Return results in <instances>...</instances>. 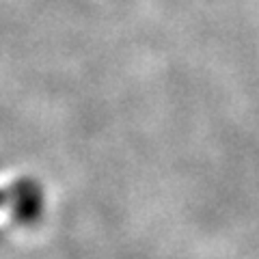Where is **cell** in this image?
<instances>
[{"instance_id":"6da1fadb","label":"cell","mask_w":259,"mask_h":259,"mask_svg":"<svg viewBox=\"0 0 259 259\" xmlns=\"http://www.w3.org/2000/svg\"><path fill=\"white\" fill-rule=\"evenodd\" d=\"M0 209H11L22 223H35L44 212V192L32 180H20L9 188H0Z\"/></svg>"}]
</instances>
